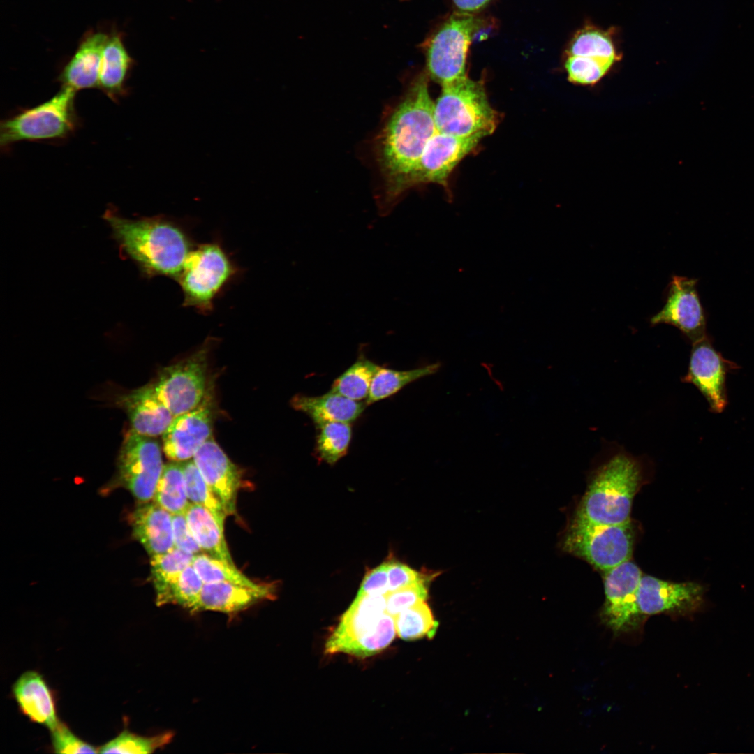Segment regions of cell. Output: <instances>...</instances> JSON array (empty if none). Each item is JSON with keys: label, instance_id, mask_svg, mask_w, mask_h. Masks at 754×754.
<instances>
[{"label": "cell", "instance_id": "83f0119b", "mask_svg": "<svg viewBox=\"0 0 754 754\" xmlns=\"http://www.w3.org/2000/svg\"><path fill=\"white\" fill-rule=\"evenodd\" d=\"M153 501L171 515L186 512L190 502L180 462L172 461L164 465Z\"/></svg>", "mask_w": 754, "mask_h": 754}, {"label": "cell", "instance_id": "f1b7e54d", "mask_svg": "<svg viewBox=\"0 0 754 754\" xmlns=\"http://www.w3.org/2000/svg\"><path fill=\"white\" fill-rule=\"evenodd\" d=\"M316 426V454L319 459L334 464L347 453L352 437L350 423L326 422Z\"/></svg>", "mask_w": 754, "mask_h": 754}, {"label": "cell", "instance_id": "4dcf8cb0", "mask_svg": "<svg viewBox=\"0 0 754 754\" xmlns=\"http://www.w3.org/2000/svg\"><path fill=\"white\" fill-rule=\"evenodd\" d=\"M203 585L202 579L191 565L156 593V605H177L191 612Z\"/></svg>", "mask_w": 754, "mask_h": 754}, {"label": "cell", "instance_id": "b9f144b4", "mask_svg": "<svg viewBox=\"0 0 754 754\" xmlns=\"http://www.w3.org/2000/svg\"><path fill=\"white\" fill-rule=\"evenodd\" d=\"M175 547L193 555L203 553L188 526L185 512L172 515Z\"/></svg>", "mask_w": 754, "mask_h": 754}, {"label": "cell", "instance_id": "4316f807", "mask_svg": "<svg viewBox=\"0 0 754 754\" xmlns=\"http://www.w3.org/2000/svg\"><path fill=\"white\" fill-rule=\"evenodd\" d=\"M441 367V363L436 362L407 371H399L380 367L374 376L369 395L366 399V405L387 398L408 384L436 373Z\"/></svg>", "mask_w": 754, "mask_h": 754}, {"label": "cell", "instance_id": "9a60e30c", "mask_svg": "<svg viewBox=\"0 0 754 754\" xmlns=\"http://www.w3.org/2000/svg\"><path fill=\"white\" fill-rule=\"evenodd\" d=\"M705 589L694 582H672L642 575L637 603L640 615L689 614L704 603Z\"/></svg>", "mask_w": 754, "mask_h": 754}, {"label": "cell", "instance_id": "d6a6232c", "mask_svg": "<svg viewBox=\"0 0 754 754\" xmlns=\"http://www.w3.org/2000/svg\"><path fill=\"white\" fill-rule=\"evenodd\" d=\"M180 463L189 502L207 508L224 526L228 514L204 480L193 459Z\"/></svg>", "mask_w": 754, "mask_h": 754}, {"label": "cell", "instance_id": "7a4b0ae2", "mask_svg": "<svg viewBox=\"0 0 754 754\" xmlns=\"http://www.w3.org/2000/svg\"><path fill=\"white\" fill-rule=\"evenodd\" d=\"M103 218L121 256L132 260L147 279L163 276L176 280L195 246L184 224L162 215L131 219L110 208Z\"/></svg>", "mask_w": 754, "mask_h": 754}, {"label": "cell", "instance_id": "4fadbf2b", "mask_svg": "<svg viewBox=\"0 0 754 754\" xmlns=\"http://www.w3.org/2000/svg\"><path fill=\"white\" fill-rule=\"evenodd\" d=\"M697 279L674 275L665 292L662 309L650 318L679 329L693 343L706 337V315L697 289Z\"/></svg>", "mask_w": 754, "mask_h": 754}, {"label": "cell", "instance_id": "8d00e7d4", "mask_svg": "<svg viewBox=\"0 0 754 754\" xmlns=\"http://www.w3.org/2000/svg\"><path fill=\"white\" fill-rule=\"evenodd\" d=\"M172 733L146 737L124 730L117 737L98 748L99 753H151L168 744Z\"/></svg>", "mask_w": 754, "mask_h": 754}, {"label": "cell", "instance_id": "d4e9b609", "mask_svg": "<svg viewBox=\"0 0 754 754\" xmlns=\"http://www.w3.org/2000/svg\"><path fill=\"white\" fill-rule=\"evenodd\" d=\"M133 65L118 34L108 36L102 52L98 88L112 101H116L127 92L126 81Z\"/></svg>", "mask_w": 754, "mask_h": 754}, {"label": "cell", "instance_id": "52a82bcc", "mask_svg": "<svg viewBox=\"0 0 754 754\" xmlns=\"http://www.w3.org/2000/svg\"><path fill=\"white\" fill-rule=\"evenodd\" d=\"M76 91L61 87L49 100L1 121V147L20 141L66 138L77 128Z\"/></svg>", "mask_w": 754, "mask_h": 754}, {"label": "cell", "instance_id": "277c9868", "mask_svg": "<svg viewBox=\"0 0 754 754\" xmlns=\"http://www.w3.org/2000/svg\"><path fill=\"white\" fill-rule=\"evenodd\" d=\"M396 634L394 618L386 612L385 595H357L327 638L325 653L369 657L387 647Z\"/></svg>", "mask_w": 754, "mask_h": 754}, {"label": "cell", "instance_id": "ba28073f", "mask_svg": "<svg viewBox=\"0 0 754 754\" xmlns=\"http://www.w3.org/2000/svg\"><path fill=\"white\" fill-rule=\"evenodd\" d=\"M484 23L475 14H452L422 45L428 76L441 86L467 76L468 48Z\"/></svg>", "mask_w": 754, "mask_h": 754}, {"label": "cell", "instance_id": "74e56055", "mask_svg": "<svg viewBox=\"0 0 754 754\" xmlns=\"http://www.w3.org/2000/svg\"><path fill=\"white\" fill-rule=\"evenodd\" d=\"M614 63L597 58L568 56L565 68L568 80L575 84L592 86L598 83Z\"/></svg>", "mask_w": 754, "mask_h": 754}, {"label": "cell", "instance_id": "ac0fdd59", "mask_svg": "<svg viewBox=\"0 0 754 754\" xmlns=\"http://www.w3.org/2000/svg\"><path fill=\"white\" fill-rule=\"evenodd\" d=\"M693 344L688 371L683 380L695 385L711 410L720 413L726 406L724 363L707 337Z\"/></svg>", "mask_w": 754, "mask_h": 754}, {"label": "cell", "instance_id": "f35d334b", "mask_svg": "<svg viewBox=\"0 0 754 754\" xmlns=\"http://www.w3.org/2000/svg\"><path fill=\"white\" fill-rule=\"evenodd\" d=\"M435 574L406 587L385 594L386 612L393 617L408 607L425 601L428 596V584Z\"/></svg>", "mask_w": 754, "mask_h": 754}, {"label": "cell", "instance_id": "ffe728a7", "mask_svg": "<svg viewBox=\"0 0 754 754\" xmlns=\"http://www.w3.org/2000/svg\"><path fill=\"white\" fill-rule=\"evenodd\" d=\"M119 403L128 416L131 429L142 436L163 435L175 418L158 397L154 384L123 395Z\"/></svg>", "mask_w": 754, "mask_h": 754}, {"label": "cell", "instance_id": "cb8c5ba5", "mask_svg": "<svg viewBox=\"0 0 754 754\" xmlns=\"http://www.w3.org/2000/svg\"><path fill=\"white\" fill-rule=\"evenodd\" d=\"M292 406L306 414L315 424L326 422L351 423L364 410L365 405L330 391L316 397L298 394L291 400Z\"/></svg>", "mask_w": 754, "mask_h": 754}, {"label": "cell", "instance_id": "7402d4cb", "mask_svg": "<svg viewBox=\"0 0 754 754\" xmlns=\"http://www.w3.org/2000/svg\"><path fill=\"white\" fill-rule=\"evenodd\" d=\"M108 38L103 33L91 34L81 43L58 77L61 87L75 91L98 88L102 52Z\"/></svg>", "mask_w": 754, "mask_h": 754}, {"label": "cell", "instance_id": "d6986e66", "mask_svg": "<svg viewBox=\"0 0 754 754\" xmlns=\"http://www.w3.org/2000/svg\"><path fill=\"white\" fill-rule=\"evenodd\" d=\"M276 586L274 582L267 583L259 589L228 582L205 583L191 612L237 613L260 601L273 600L276 597Z\"/></svg>", "mask_w": 754, "mask_h": 754}, {"label": "cell", "instance_id": "5bb4252c", "mask_svg": "<svg viewBox=\"0 0 754 754\" xmlns=\"http://www.w3.org/2000/svg\"><path fill=\"white\" fill-rule=\"evenodd\" d=\"M642 576L639 567L630 560L605 572L601 616L614 633L630 628L640 616L637 597Z\"/></svg>", "mask_w": 754, "mask_h": 754}, {"label": "cell", "instance_id": "1f68e13d", "mask_svg": "<svg viewBox=\"0 0 754 754\" xmlns=\"http://www.w3.org/2000/svg\"><path fill=\"white\" fill-rule=\"evenodd\" d=\"M192 566L204 584L228 582L256 589L267 584L251 580L237 568L234 563L218 559L205 553L195 555Z\"/></svg>", "mask_w": 754, "mask_h": 754}, {"label": "cell", "instance_id": "8fae6325", "mask_svg": "<svg viewBox=\"0 0 754 754\" xmlns=\"http://www.w3.org/2000/svg\"><path fill=\"white\" fill-rule=\"evenodd\" d=\"M483 137H459L436 132L429 140L420 158L396 188L392 205L404 191L415 185L437 183L446 185L459 162L478 145Z\"/></svg>", "mask_w": 754, "mask_h": 754}, {"label": "cell", "instance_id": "3957f363", "mask_svg": "<svg viewBox=\"0 0 754 754\" xmlns=\"http://www.w3.org/2000/svg\"><path fill=\"white\" fill-rule=\"evenodd\" d=\"M640 460L619 450L593 474L572 523L616 525L630 522L633 498L644 478Z\"/></svg>", "mask_w": 754, "mask_h": 754}, {"label": "cell", "instance_id": "8992f818", "mask_svg": "<svg viewBox=\"0 0 754 754\" xmlns=\"http://www.w3.org/2000/svg\"><path fill=\"white\" fill-rule=\"evenodd\" d=\"M240 274V269L217 240L195 244L176 281L184 307L202 314L213 311L214 303Z\"/></svg>", "mask_w": 754, "mask_h": 754}, {"label": "cell", "instance_id": "6da1fadb", "mask_svg": "<svg viewBox=\"0 0 754 754\" xmlns=\"http://www.w3.org/2000/svg\"><path fill=\"white\" fill-rule=\"evenodd\" d=\"M428 75L420 74L386 120L376 142V157L385 179L380 212L391 209L396 188L420 158L437 132Z\"/></svg>", "mask_w": 754, "mask_h": 754}, {"label": "cell", "instance_id": "2e32d148", "mask_svg": "<svg viewBox=\"0 0 754 754\" xmlns=\"http://www.w3.org/2000/svg\"><path fill=\"white\" fill-rule=\"evenodd\" d=\"M213 396L208 390L195 408L175 417L163 434V449L172 461L193 458L200 448L212 437Z\"/></svg>", "mask_w": 754, "mask_h": 754}, {"label": "cell", "instance_id": "9c48e42d", "mask_svg": "<svg viewBox=\"0 0 754 754\" xmlns=\"http://www.w3.org/2000/svg\"><path fill=\"white\" fill-rule=\"evenodd\" d=\"M633 547L630 522L616 525L572 522L563 542L566 552L604 572L630 560Z\"/></svg>", "mask_w": 754, "mask_h": 754}, {"label": "cell", "instance_id": "f546056e", "mask_svg": "<svg viewBox=\"0 0 754 754\" xmlns=\"http://www.w3.org/2000/svg\"><path fill=\"white\" fill-rule=\"evenodd\" d=\"M379 368L374 362L364 357H360L334 380L330 391L355 401L367 399L373 378Z\"/></svg>", "mask_w": 754, "mask_h": 754}, {"label": "cell", "instance_id": "7bdbcfd3", "mask_svg": "<svg viewBox=\"0 0 754 754\" xmlns=\"http://www.w3.org/2000/svg\"><path fill=\"white\" fill-rule=\"evenodd\" d=\"M388 592L387 562L367 572L357 595L386 594Z\"/></svg>", "mask_w": 754, "mask_h": 754}, {"label": "cell", "instance_id": "60d3db41", "mask_svg": "<svg viewBox=\"0 0 754 754\" xmlns=\"http://www.w3.org/2000/svg\"><path fill=\"white\" fill-rule=\"evenodd\" d=\"M386 562L388 573V592L411 585L431 575L417 572L393 559H389Z\"/></svg>", "mask_w": 754, "mask_h": 754}, {"label": "cell", "instance_id": "d590c367", "mask_svg": "<svg viewBox=\"0 0 754 754\" xmlns=\"http://www.w3.org/2000/svg\"><path fill=\"white\" fill-rule=\"evenodd\" d=\"M567 52L568 56L589 57L613 63L619 59L609 36L594 29H586L577 34Z\"/></svg>", "mask_w": 754, "mask_h": 754}, {"label": "cell", "instance_id": "5b68a950", "mask_svg": "<svg viewBox=\"0 0 754 754\" xmlns=\"http://www.w3.org/2000/svg\"><path fill=\"white\" fill-rule=\"evenodd\" d=\"M441 87L434 110L438 132L484 138L494 131L497 113L490 105L481 81L466 76Z\"/></svg>", "mask_w": 754, "mask_h": 754}, {"label": "cell", "instance_id": "44dd1931", "mask_svg": "<svg viewBox=\"0 0 754 754\" xmlns=\"http://www.w3.org/2000/svg\"><path fill=\"white\" fill-rule=\"evenodd\" d=\"M133 537L151 556L174 546L172 515L156 503H143L130 515Z\"/></svg>", "mask_w": 754, "mask_h": 754}, {"label": "cell", "instance_id": "30bf717a", "mask_svg": "<svg viewBox=\"0 0 754 754\" xmlns=\"http://www.w3.org/2000/svg\"><path fill=\"white\" fill-rule=\"evenodd\" d=\"M151 438L129 430L117 459V485L140 503L153 499L164 466L160 446Z\"/></svg>", "mask_w": 754, "mask_h": 754}, {"label": "cell", "instance_id": "ee69618b", "mask_svg": "<svg viewBox=\"0 0 754 754\" xmlns=\"http://www.w3.org/2000/svg\"><path fill=\"white\" fill-rule=\"evenodd\" d=\"M493 0H452L458 12L475 14L487 7Z\"/></svg>", "mask_w": 754, "mask_h": 754}, {"label": "cell", "instance_id": "7c38bea8", "mask_svg": "<svg viewBox=\"0 0 754 754\" xmlns=\"http://www.w3.org/2000/svg\"><path fill=\"white\" fill-rule=\"evenodd\" d=\"M207 348L164 368L155 384L156 393L176 417L200 404L207 393Z\"/></svg>", "mask_w": 754, "mask_h": 754}, {"label": "cell", "instance_id": "603a6c76", "mask_svg": "<svg viewBox=\"0 0 754 754\" xmlns=\"http://www.w3.org/2000/svg\"><path fill=\"white\" fill-rule=\"evenodd\" d=\"M13 693L22 713L31 721L52 730L59 723L52 693L43 677L36 672L21 675Z\"/></svg>", "mask_w": 754, "mask_h": 754}, {"label": "cell", "instance_id": "e575fe53", "mask_svg": "<svg viewBox=\"0 0 754 754\" xmlns=\"http://www.w3.org/2000/svg\"><path fill=\"white\" fill-rule=\"evenodd\" d=\"M194 555L176 547L170 551L151 556V579L155 592L165 588L184 569L192 565Z\"/></svg>", "mask_w": 754, "mask_h": 754}, {"label": "cell", "instance_id": "ab89813d", "mask_svg": "<svg viewBox=\"0 0 754 754\" xmlns=\"http://www.w3.org/2000/svg\"><path fill=\"white\" fill-rule=\"evenodd\" d=\"M51 739L54 752L57 753H97L98 748L82 741L63 723L59 722L51 730Z\"/></svg>", "mask_w": 754, "mask_h": 754}, {"label": "cell", "instance_id": "e0dca14e", "mask_svg": "<svg viewBox=\"0 0 754 754\" xmlns=\"http://www.w3.org/2000/svg\"><path fill=\"white\" fill-rule=\"evenodd\" d=\"M193 460L204 480L225 508L228 515L236 511L241 486L240 471L210 437L197 451Z\"/></svg>", "mask_w": 754, "mask_h": 754}, {"label": "cell", "instance_id": "836d02e7", "mask_svg": "<svg viewBox=\"0 0 754 754\" xmlns=\"http://www.w3.org/2000/svg\"><path fill=\"white\" fill-rule=\"evenodd\" d=\"M394 618L397 634L404 640L432 637L438 628V623L425 601L408 607Z\"/></svg>", "mask_w": 754, "mask_h": 754}, {"label": "cell", "instance_id": "484cf974", "mask_svg": "<svg viewBox=\"0 0 754 754\" xmlns=\"http://www.w3.org/2000/svg\"><path fill=\"white\" fill-rule=\"evenodd\" d=\"M185 516L190 530L203 553L234 563L224 536V526L206 508L189 503Z\"/></svg>", "mask_w": 754, "mask_h": 754}]
</instances>
